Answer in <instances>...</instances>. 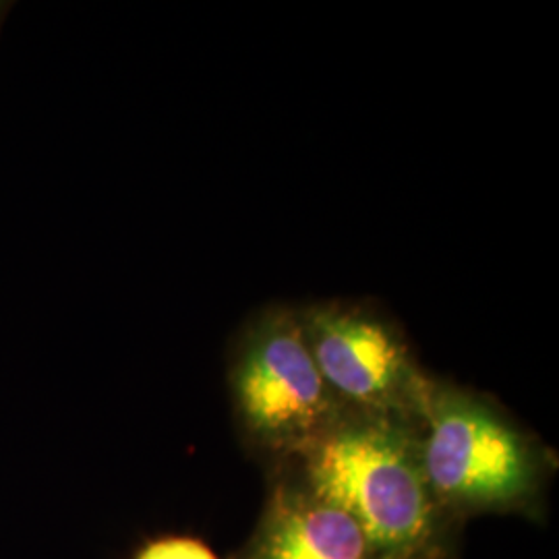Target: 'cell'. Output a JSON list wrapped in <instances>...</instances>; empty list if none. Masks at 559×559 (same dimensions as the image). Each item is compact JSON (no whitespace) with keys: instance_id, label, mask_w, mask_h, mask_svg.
<instances>
[{"instance_id":"4","label":"cell","mask_w":559,"mask_h":559,"mask_svg":"<svg viewBox=\"0 0 559 559\" xmlns=\"http://www.w3.org/2000/svg\"><path fill=\"white\" fill-rule=\"evenodd\" d=\"M321 378L344 411L417 423L436 381L399 334L362 311L316 307L300 320Z\"/></svg>"},{"instance_id":"2","label":"cell","mask_w":559,"mask_h":559,"mask_svg":"<svg viewBox=\"0 0 559 559\" xmlns=\"http://www.w3.org/2000/svg\"><path fill=\"white\" fill-rule=\"evenodd\" d=\"M415 431L427 483L462 526L479 516L545 520L551 459L496 404L436 381Z\"/></svg>"},{"instance_id":"5","label":"cell","mask_w":559,"mask_h":559,"mask_svg":"<svg viewBox=\"0 0 559 559\" xmlns=\"http://www.w3.org/2000/svg\"><path fill=\"white\" fill-rule=\"evenodd\" d=\"M233 559L378 558L355 520L278 466L253 533Z\"/></svg>"},{"instance_id":"6","label":"cell","mask_w":559,"mask_h":559,"mask_svg":"<svg viewBox=\"0 0 559 559\" xmlns=\"http://www.w3.org/2000/svg\"><path fill=\"white\" fill-rule=\"evenodd\" d=\"M129 559H221V556L200 537L164 533L141 540Z\"/></svg>"},{"instance_id":"1","label":"cell","mask_w":559,"mask_h":559,"mask_svg":"<svg viewBox=\"0 0 559 559\" xmlns=\"http://www.w3.org/2000/svg\"><path fill=\"white\" fill-rule=\"evenodd\" d=\"M282 466L355 520L376 558H459L464 526L427 483L413 423L346 411Z\"/></svg>"},{"instance_id":"3","label":"cell","mask_w":559,"mask_h":559,"mask_svg":"<svg viewBox=\"0 0 559 559\" xmlns=\"http://www.w3.org/2000/svg\"><path fill=\"white\" fill-rule=\"evenodd\" d=\"M230 394L240 431L274 468L346 413L321 378L302 323L288 313L265 318L245 336L230 367Z\"/></svg>"},{"instance_id":"7","label":"cell","mask_w":559,"mask_h":559,"mask_svg":"<svg viewBox=\"0 0 559 559\" xmlns=\"http://www.w3.org/2000/svg\"><path fill=\"white\" fill-rule=\"evenodd\" d=\"M13 7H15L13 2L0 0V34H2V25H4V21L9 17V13H11V9H13Z\"/></svg>"}]
</instances>
